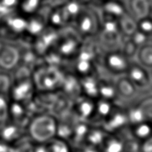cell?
Here are the masks:
<instances>
[{
    "mask_svg": "<svg viewBox=\"0 0 152 152\" xmlns=\"http://www.w3.org/2000/svg\"><path fill=\"white\" fill-rule=\"evenodd\" d=\"M131 62L124 53L110 52L104 57V66L107 70L115 75H122L127 73Z\"/></svg>",
    "mask_w": 152,
    "mask_h": 152,
    "instance_id": "obj_1",
    "label": "cell"
},
{
    "mask_svg": "<svg viewBox=\"0 0 152 152\" xmlns=\"http://www.w3.org/2000/svg\"><path fill=\"white\" fill-rule=\"evenodd\" d=\"M126 77L138 90L147 89L152 86L151 76L142 64L131 62Z\"/></svg>",
    "mask_w": 152,
    "mask_h": 152,
    "instance_id": "obj_2",
    "label": "cell"
},
{
    "mask_svg": "<svg viewBox=\"0 0 152 152\" xmlns=\"http://www.w3.org/2000/svg\"><path fill=\"white\" fill-rule=\"evenodd\" d=\"M127 126H129V121L126 111L114 110L104 120L103 130L108 134H115L123 130Z\"/></svg>",
    "mask_w": 152,
    "mask_h": 152,
    "instance_id": "obj_3",
    "label": "cell"
},
{
    "mask_svg": "<svg viewBox=\"0 0 152 152\" xmlns=\"http://www.w3.org/2000/svg\"><path fill=\"white\" fill-rule=\"evenodd\" d=\"M134 139L132 142H126L119 134H108L100 147L101 152H126L130 151V148Z\"/></svg>",
    "mask_w": 152,
    "mask_h": 152,
    "instance_id": "obj_4",
    "label": "cell"
},
{
    "mask_svg": "<svg viewBox=\"0 0 152 152\" xmlns=\"http://www.w3.org/2000/svg\"><path fill=\"white\" fill-rule=\"evenodd\" d=\"M130 135L138 142H142L152 136L151 121H144L128 126Z\"/></svg>",
    "mask_w": 152,
    "mask_h": 152,
    "instance_id": "obj_5",
    "label": "cell"
},
{
    "mask_svg": "<svg viewBox=\"0 0 152 152\" xmlns=\"http://www.w3.org/2000/svg\"><path fill=\"white\" fill-rule=\"evenodd\" d=\"M78 20L77 25L79 28V32L83 35H92V33L95 30L97 27V23L95 20L94 16L91 12H80L77 15Z\"/></svg>",
    "mask_w": 152,
    "mask_h": 152,
    "instance_id": "obj_6",
    "label": "cell"
},
{
    "mask_svg": "<svg viewBox=\"0 0 152 152\" xmlns=\"http://www.w3.org/2000/svg\"><path fill=\"white\" fill-rule=\"evenodd\" d=\"M116 87L118 91V96H122L126 99H129V97H133L138 89L130 81V79L125 76L124 77H120L116 83Z\"/></svg>",
    "mask_w": 152,
    "mask_h": 152,
    "instance_id": "obj_7",
    "label": "cell"
},
{
    "mask_svg": "<svg viewBox=\"0 0 152 152\" xmlns=\"http://www.w3.org/2000/svg\"><path fill=\"white\" fill-rule=\"evenodd\" d=\"M99 95L102 97L101 99L107 100L112 102L117 99L118 91L115 85H111L107 82H100L99 83Z\"/></svg>",
    "mask_w": 152,
    "mask_h": 152,
    "instance_id": "obj_8",
    "label": "cell"
},
{
    "mask_svg": "<svg viewBox=\"0 0 152 152\" xmlns=\"http://www.w3.org/2000/svg\"><path fill=\"white\" fill-rule=\"evenodd\" d=\"M92 98H86L81 101L78 104V115L83 118H88L95 113L96 105L94 104Z\"/></svg>",
    "mask_w": 152,
    "mask_h": 152,
    "instance_id": "obj_9",
    "label": "cell"
},
{
    "mask_svg": "<svg viewBox=\"0 0 152 152\" xmlns=\"http://www.w3.org/2000/svg\"><path fill=\"white\" fill-rule=\"evenodd\" d=\"M137 28L139 31L146 35L147 37L152 35V18L144 17L137 22Z\"/></svg>",
    "mask_w": 152,
    "mask_h": 152,
    "instance_id": "obj_10",
    "label": "cell"
},
{
    "mask_svg": "<svg viewBox=\"0 0 152 152\" xmlns=\"http://www.w3.org/2000/svg\"><path fill=\"white\" fill-rule=\"evenodd\" d=\"M139 55L141 56L140 57V60L142 61H143L142 63H141L142 65H148L149 64V61H150V58L151 57L152 59V52H151V47L150 46H143L142 49L140 50L139 52Z\"/></svg>",
    "mask_w": 152,
    "mask_h": 152,
    "instance_id": "obj_11",
    "label": "cell"
},
{
    "mask_svg": "<svg viewBox=\"0 0 152 152\" xmlns=\"http://www.w3.org/2000/svg\"><path fill=\"white\" fill-rule=\"evenodd\" d=\"M139 152H152V136L146 141L140 142Z\"/></svg>",
    "mask_w": 152,
    "mask_h": 152,
    "instance_id": "obj_12",
    "label": "cell"
},
{
    "mask_svg": "<svg viewBox=\"0 0 152 152\" xmlns=\"http://www.w3.org/2000/svg\"><path fill=\"white\" fill-rule=\"evenodd\" d=\"M151 123H152V120H151Z\"/></svg>",
    "mask_w": 152,
    "mask_h": 152,
    "instance_id": "obj_13",
    "label": "cell"
}]
</instances>
